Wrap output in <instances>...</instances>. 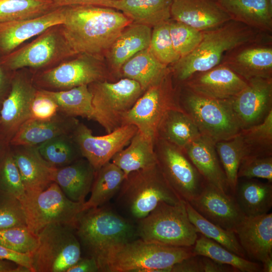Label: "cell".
<instances>
[{
    "instance_id": "1",
    "label": "cell",
    "mask_w": 272,
    "mask_h": 272,
    "mask_svg": "<svg viewBox=\"0 0 272 272\" xmlns=\"http://www.w3.org/2000/svg\"><path fill=\"white\" fill-rule=\"evenodd\" d=\"M60 27L68 44L77 54L99 58L109 49L121 32L132 22L114 9L92 5L65 6Z\"/></svg>"
},
{
    "instance_id": "2",
    "label": "cell",
    "mask_w": 272,
    "mask_h": 272,
    "mask_svg": "<svg viewBox=\"0 0 272 272\" xmlns=\"http://www.w3.org/2000/svg\"><path fill=\"white\" fill-rule=\"evenodd\" d=\"M202 32V39L196 48L180 58L170 69L173 77L180 83L195 73L220 64L225 54L236 48L250 43L270 42L271 39L269 34L231 20Z\"/></svg>"
},
{
    "instance_id": "3",
    "label": "cell",
    "mask_w": 272,
    "mask_h": 272,
    "mask_svg": "<svg viewBox=\"0 0 272 272\" xmlns=\"http://www.w3.org/2000/svg\"><path fill=\"white\" fill-rule=\"evenodd\" d=\"M193 255L192 246L164 245L139 238L111 248L98 265L100 271L171 272L174 264Z\"/></svg>"
},
{
    "instance_id": "4",
    "label": "cell",
    "mask_w": 272,
    "mask_h": 272,
    "mask_svg": "<svg viewBox=\"0 0 272 272\" xmlns=\"http://www.w3.org/2000/svg\"><path fill=\"white\" fill-rule=\"evenodd\" d=\"M75 230L81 248L98 264L109 249L138 237L130 221L103 206L83 211Z\"/></svg>"
},
{
    "instance_id": "5",
    "label": "cell",
    "mask_w": 272,
    "mask_h": 272,
    "mask_svg": "<svg viewBox=\"0 0 272 272\" xmlns=\"http://www.w3.org/2000/svg\"><path fill=\"white\" fill-rule=\"evenodd\" d=\"M118 193L119 203L138 220L147 216L160 202L174 205L182 200L168 183L157 163L130 173Z\"/></svg>"
},
{
    "instance_id": "6",
    "label": "cell",
    "mask_w": 272,
    "mask_h": 272,
    "mask_svg": "<svg viewBox=\"0 0 272 272\" xmlns=\"http://www.w3.org/2000/svg\"><path fill=\"white\" fill-rule=\"evenodd\" d=\"M136 226L138 237L151 243L176 247H192L197 237L186 211L185 201L160 202Z\"/></svg>"
},
{
    "instance_id": "7",
    "label": "cell",
    "mask_w": 272,
    "mask_h": 272,
    "mask_svg": "<svg viewBox=\"0 0 272 272\" xmlns=\"http://www.w3.org/2000/svg\"><path fill=\"white\" fill-rule=\"evenodd\" d=\"M179 101L200 134L215 144L233 138L242 129L230 99L208 98L183 87L179 90Z\"/></svg>"
},
{
    "instance_id": "8",
    "label": "cell",
    "mask_w": 272,
    "mask_h": 272,
    "mask_svg": "<svg viewBox=\"0 0 272 272\" xmlns=\"http://www.w3.org/2000/svg\"><path fill=\"white\" fill-rule=\"evenodd\" d=\"M37 236V246L30 254L32 272H66L81 257V244L72 226L49 224Z\"/></svg>"
},
{
    "instance_id": "9",
    "label": "cell",
    "mask_w": 272,
    "mask_h": 272,
    "mask_svg": "<svg viewBox=\"0 0 272 272\" xmlns=\"http://www.w3.org/2000/svg\"><path fill=\"white\" fill-rule=\"evenodd\" d=\"M19 200L25 213L27 226L36 235L51 224H63L75 228L84 211V202L69 199L54 182L42 191L26 192Z\"/></svg>"
},
{
    "instance_id": "10",
    "label": "cell",
    "mask_w": 272,
    "mask_h": 272,
    "mask_svg": "<svg viewBox=\"0 0 272 272\" xmlns=\"http://www.w3.org/2000/svg\"><path fill=\"white\" fill-rule=\"evenodd\" d=\"M88 88L92 95L93 120L107 133L122 126L124 115L144 92L138 83L125 78L115 82H96Z\"/></svg>"
},
{
    "instance_id": "11",
    "label": "cell",
    "mask_w": 272,
    "mask_h": 272,
    "mask_svg": "<svg viewBox=\"0 0 272 272\" xmlns=\"http://www.w3.org/2000/svg\"><path fill=\"white\" fill-rule=\"evenodd\" d=\"M75 55L60 25H57L47 29L23 47L3 55L0 64L12 71L27 67L42 69L52 66Z\"/></svg>"
},
{
    "instance_id": "12",
    "label": "cell",
    "mask_w": 272,
    "mask_h": 272,
    "mask_svg": "<svg viewBox=\"0 0 272 272\" xmlns=\"http://www.w3.org/2000/svg\"><path fill=\"white\" fill-rule=\"evenodd\" d=\"M179 108V90L174 87L170 70L159 82L144 91L124 115L122 124L134 125L155 140L158 126L166 112Z\"/></svg>"
},
{
    "instance_id": "13",
    "label": "cell",
    "mask_w": 272,
    "mask_h": 272,
    "mask_svg": "<svg viewBox=\"0 0 272 272\" xmlns=\"http://www.w3.org/2000/svg\"><path fill=\"white\" fill-rule=\"evenodd\" d=\"M154 150L163 175L180 198L189 202L197 197L205 181L184 151L157 138L154 140Z\"/></svg>"
},
{
    "instance_id": "14",
    "label": "cell",
    "mask_w": 272,
    "mask_h": 272,
    "mask_svg": "<svg viewBox=\"0 0 272 272\" xmlns=\"http://www.w3.org/2000/svg\"><path fill=\"white\" fill-rule=\"evenodd\" d=\"M73 59L58 64L33 78L35 85L49 91H61L107 80L109 75L99 58L79 54Z\"/></svg>"
},
{
    "instance_id": "15",
    "label": "cell",
    "mask_w": 272,
    "mask_h": 272,
    "mask_svg": "<svg viewBox=\"0 0 272 272\" xmlns=\"http://www.w3.org/2000/svg\"><path fill=\"white\" fill-rule=\"evenodd\" d=\"M138 130L134 125L125 124L105 135L96 136L88 126L79 122L71 134L82 157L97 171L128 145Z\"/></svg>"
},
{
    "instance_id": "16",
    "label": "cell",
    "mask_w": 272,
    "mask_h": 272,
    "mask_svg": "<svg viewBox=\"0 0 272 272\" xmlns=\"http://www.w3.org/2000/svg\"><path fill=\"white\" fill-rule=\"evenodd\" d=\"M33 78L16 74L0 108V139L9 144L20 127L31 117V106L37 90Z\"/></svg>"
},
{
    "instance_id": "17",
    "label": "cell",
    "mask_w": 272,
    "mask_h": 272,
    "mask_svg": "<svg viewBox=\"0 0 272 272\" xmlns=\"http://www.w3.org/2000/svg\"><path fill=\"white\" fill-rule=\"evenodd\" d=\"M230 99L241 129L261 122L272 110V79L255 78Z\"/></svg>"
},
{
    "instance_id": "18",
    "label": "cell",
    "mask_w": 272,
    "mask_h": 272,
    "mask_svg": "<svg viewBox=\"0 0 272 272\" xmlns=\"http://www.w3.org/2000/svg\"><path fill=\"white\" fill-rule=\"evenodd\" d=\"M189 203L209 221L234 232L246 216L235 197L206 182L200 194Z\"/></svg>"
},
{
    "instance_id": "19",
    "label": "cell",
    "mask_w": 272,
    "mask_h": 272,
    "mask_svg": "<svg viewBox=\"0 0 272 272\" xmlns=\"http://www.w3.org/2000/svg\"><path fill=\"white\" fill-rule=\"evenodd\" d=\"M182 84L185 88L200 95L227 100L241 92L247 82L220 63L209 70L193 74Z\"/></svg>"
},
{
    "instance_id": "20",
    "label": "cell",
    "mask_w": 272,
    "mask_h": 272,
    "mask_svg": "<svg viewBox=\"0 0 272 272\" xmlns=\"http://www.w3.org/2000/svg\"><path fill=\"white\" fill-rule=\"evenodd\" d=\"M221 63L246 81L272 79V47L267 43L243 45L226 53Z\"/></svg>"
},
{
    "instance_id": "21",
    "label": "cell",
    "mask_w": 272,
    "mask_h": 272,
    "mask_svg": "<svg viewBox=\"0 0 272 272\" xmlns=\"http://www.w3.org/2000/svg\"><path fill=\"white\" fill-rule=\"evenodd\" d=\"M65 7H59L35 18L0 23V53L8 54L47 29L62 24L65 18Z\"/></svg>"
},
{
    "instance_id": "22",
    "label": "cell",
    "mask_w": 272,
    "mask_h": 272,
    "mask_svg": "<svg viewBox=\"0 0 272 272\" xmlns=\"http://www.w3.org/2000/svg\"><path fill=\"white\" fill-rule=\"evenodd\" d=\"M171 19L204 31L231 20L217 0H172Z\"/></svg>"
},
{
    "instance_id": "23",
    "label": "cell",
    "mask_w": 272,
    "mask_h": 272,
    "mask_svg": "<svg viewBox=\"0 0 272 272\" xmlns=\"http://www.w3.org/2000/svg\"><path fill=\"white\" fill-rule=\"evenodd\" d=\"M235 233L245 255L263 262L272 257V214L245 216Z\"/></svg>"
},
{
    "instance_id": "24",
    "label": "cell",
    "mask_w": 272,
    "mask_h": 272,
    "mask_svg": "<svg viewBox=\"0 0 272 272\" xmlns=\"http://www.w3.org/2000/svg\"><path fill=\"white\" fill-rule=\"evenodd\" d=\"M25 193L39 192L53 182L56 170L40 154L37 146H11Z\"/></svg>"
},
{
    "instance_id": "25",
    "label": "cell",
    "mask_w": 272,
    "mask_h": 272,
    "mask_svg": "<svg viewBox=\"0 0 272 272\" xmlns=\"http://www.w3.org/2000/svg\"><path fill=\"white\" fill-rule=\"evenodd\" d=\"M215 144L200 135L187 144L183 150L206 183L228 193L230 189Z\"/></svg>"
},
{
    "instance_id": "26",
    "label": "cell",
    "mask_w": 272,
    "mask_h": 272,
    "mask_svg": "<svg viewBox=\"0 0 272 272\" xmlns=\"http://www.w3.org/2000/svg\"><path fill=\"white\" fill-rule=\"evenodd\" d=\"M79 121L59 112L48 120L29 118L10 142L11 146H38L56 136L71 133Z\"/></svg>"
},
{
    "instance_id": "27",
    "label": "cell",
    "mask_w": 272,
    "mask_h": 272,
    "mask_svg": "<svg viewBox=\"0 0 272 272\" xmlns=\"http://www.w3.org/2000/svg\"><path fill=\"white\" fill-rule=\"evenodd\" d=\"M95 173L92 165L82 157L67 166L56 168L53 181L69 199L85 202L91 191Z\"/></svg>"
},
{
    "instance_id": "28",
    "label": "cell",
    "mask_w": 272,
    "mask_h": 272,
    "mask_svg": "<svg viewBox=\"0 0 272 272\" xmlns=\"http://www.w3.org/2000/svg\"><path fill=\"white\" fill-rule=\"evenodd\" d=\"M231 20L259 31H272V0H217Z\"/></svg>"
},
{
    "instance_id": "29",
    "label": "cell",
    "mask_w": 272,
    "mask_h": 272,
    "mask_svg": "<svg viewBox=\"0 0 272 272\" xmlns=\"http://www.w3.org/2000/svg\"><path fill=\"white\" fill-rule=\"evenodd\" d=\"M172 2V0H113L101 6L120 11L132 23L153 28L171 19Z\"/></svg>"
},
{
    "instance_id": "30",
    "label": "cell",
    "mask_w": 272,
    "mask_h": 272,
    "mask_svg": "<svg viewBox=\"0 0 272 272\" xmlns=\"http://www.w3.org/2000/svg\"><path fill=\"white\" fill-rule=\"evenodd\" d=\"M152 28L131 23L116 38L108 49L112 67L119 73L122 65L139 52L149 47Z\"/></svg>"
},
{
    "instance_id": "31",
    "label": "cell",
    "mask_w": 272,
    "mask_h": 272,
    "mask_svg": "<svg viewBox=\"0 0 272 272\" xmlns=\"http://www.w3.org/2000/svg\"><path fill=\"white\" fill-rule=\"evenodd\" d=\"M170 70L160 62L148 47L127 60L119 73L122 78L136 81L145 91L159 82Z\"/></svg>"
},
{
    "instance_id": "32",
    "label": "cell",
    "mask_w": 272,
    "mask_h": 272,
    "mask_svg": "<svg viewBox=\"0 0 272 272\" xmlns=\"http://www.w3.org/2000/svg\"><path fill=\"white\" fill-rule=\"evenodd\" d=\"M123 172L125 178L131 172L157 164L154 140L138 130L128 147L116 153L111 161Z\"/></svg>"
},
{
    "instance_id": "33",
    "label": "cell",
    "mask_w": 272,
    "mask_h": 272,
    "mask_svg": "<svg viewBox=\"0 0 272 272\" xmlns=\"http://www.w3.org/2000/svg\"><path fill=\"white\" fill-rule=\"evenodd\" d=\"M200 135L191 118L179 108L166 112L158 126L155 138L164 140L183 150Z\"/></svg>"
},
{
    "instance_id": "34",
    "label": "cell",
    "mask_w": 272,
    "mask_h": 272,
    "mask_svg": "<svg viewBox=\"0 0 272 272\" xmlns=\"http://www.w3.org/2000/svg\"><path fill=\"white\" fill-rule=\"evenodd\" d=\"M235 200L246 216H256L268 213L272 207V185L248 179L237 183Z\"/></svg>"
},
{
    "instance_id": "35",
    "label": "cell",
    "mask_w": 272,
    "mask_h": 272,
    "mask_svg": "<svg viewBox=\"0 0 272 272\" xmlns=\"http://www.w3.org/2000/svg\"><path fill=\"white\" fill-rule=\"evenodd\" d=\"M125 178L122 170L109 161L96 171L89 199L83 210L102 206L117 193Z\"/></svg>"
},
{
    "instance_id": "36",
    "label": "cell",
    "mask_w": 272,
    "mask_h": 272,
    "mask_svg": "<svg viewBox=\"0 0 272 272\" xmlns=\"http://www.w3.org/2000/svg\"><path fill=\"white\" fill-rule=\"evenodd\" d=\"M40 89L55 101L59 112L70 117L80 116L94 120L92 95L88 85H82L61 91Z\"/></svg>"
},
{
    "instance_id": "37",
    "label": "cell",
    "mask_w": 272,
    "mask_h": 272,
    "mask_svg": "<svg viewBox=\"0 0 272 272\" xmlns=\"http://www.w3.org/2000/svg\"><path fill=\"white\" fill-rule=\"evenodd\" d=\"M192 250L194 255L208 257L214 261L231 266L237 271H262V265L231 251L219 243L200 234Z\"/></svg>"
},
{
    "instance_id": "38",
    "label": "cell",
    "mask_w": 272,
    "mask_h": 272,
    "mask_svg": "<svg viewBox=\"0 0 272 272\" xmlns=\"http://www.w3.org/2000/svg\"><path fill=\"white\" fill-rule=\"evenodd\" d=\"M238 135L244 157L272 156V110L261 122L241 129Z\"/></svg>"
},
{
    "instance_id": "39",
    "label": "cell",
    "mask_w": 272,
    "mask_h": 272,
    "mask_svg": "<svg viewBox=\"0 0 272 272\" xmlns=\"http://www.w3.org/2000/svg\"><path fill=\"white\" fill-rule=\"evenodd\" d=\"M71 133L56 136L37 146L42 157L52 166L64 167L83 157Z\"/></svg>"
},
{
    "instance_id": "40",
    "label": "cell",
    "mask_w": 272,
    "mask_h": 272,
    "mask_svg": "<svg viewBox=\"0 0 272 272\" xmlns=\"http://www.w3.org/2000/svg\"><path fill=\"white\" fill-rule=\"evenodd\" d=\"M188 218L197 232L219 243L235 254L246 258L235 233L225 229L209 221L199 214L188 202L185 201Z\"/></svg>"
},
{
    "instance_id": "41",
    "label": "cell",
    "mask_w": 272,
    "mask_h": 272,
    "mask_svg": "<svg viewBox=\"0 0 272 272\" xmlns=\"http://www.w3.org/2000/svg\"><path fill=\"white\" fill-rule=\"evenodd\" d=\"M57 8L52 0H0V23L35 18Z\"/></svg>"
},
{
    "instance_id": "42",
    "label": "cell",
    "mask_w": 272,
    "mask_h": 272,
    "mask_svg": "<svg viewBox=\"0 0 272 272\" xmlns=\"http://www.w3.org/2000/svg\"><path fill=\"white\" fill-rule=\"evenodd\" d=\"M215 146L230 189L234 193L238 182V168L244 157L240 137L238 134L230 140L217 142Z\"/></svg>"
},
{
    "instance_id": "43",
    "label": "cell",
    "mask_w": 272,
    "mask_h": 272,
    "mask_svg": "<svg viewBox=\"0 0 272 272\" xmlns=\"http://www.w3.org/2000/svg\"><path fill=\"white\" fill-rule=\"evenodd\" d=\"M0 192L19 199L25 194L21 176L10 145H6L0 153Z\"/></svg>"
},
{
    "instance_id": "44",
    "label": "cell",
    "mask_w": 272,
    "mask_h": 272,
    "mask_svg": "<svg viewBox=\"0 0 272 272\" xmlns=\"http://www.w3.org/2000/svg\"><path fill=\"white\" fill-rule=\"evenodd\" d=\"M169 20L153 28L149 47L156 58L167 66L173 64L180 58L170 36Z\"/></svg>"
},
{
    "instance_id": "45",
    "label": "cell",
    "mask_w": 272,
    "mask_h": 272,
    "mask_svg": "<svg viewBox=\"0 0 272 272\" xmlns=\"http://www.w3.org/2000/svg\"><path fill=\"white\" fill-rule=\"evenodd\" d=\"M38 243L37 235L27 226L0 229V244L16 252L30 254Z\"/></svg>"
},
{
    "instance_id": "46",
    "label": "cell",
    "mask_w": 272,
    "mask_h": 272,
    "mask_svg": "<svg viewBox=\"0 0 272 272\" xmlns=\"http://www.w3.org/2000/svg\"><path fill=\"white\" fill-rule=\"evenodd\" d=\"M169 24L172 43L180 58L192 51L202 39V31L184 23L170 19Z\"/></svg>"
},
{
    "instance_id": "47",
    "label": "cell",
    "mask_w": 272,
    "mask_h": 272,
    "mask_svg": "<svg viewBox=\"0 0 272 272\" xmlns=\"http://www.w3.org/2000/svg\"><path fill=\"white\" fill-rule=\"evenodd\" d=\"M27 226L22 203L17 197L0 192V229Z\"/></svg>"
},
{
    "instance_id": "48",
    "label": "cell",
    "mask_w": 272,
    "mask_h": 272,
    "mask_svg": "<svg viewBox=\"0 0 272 272\" xmlns=\"http://www.w3.org/2000/svg\"><path fill=\"white\" fill-rule=\"evenodd\" d=\"M238 178H261L272 182V156L244 157L240 164Z\"/></svg>"
},
{
    "instance_id": "49",
    "label": "cell",
    "mask_w": 272,
    "mask_h": 272,
    "mask_svg": "<svg viewBox=\"0 0 272 272\" xmlns=\"http://www.w3.org/2000/svg\"><path fill=\"white\" fill-rule=\"evenodd\" d=\"M31 118L38 120H48L58 113L57 104L38 89L31 106Z\"/></svg>"
},
{
    "instance_id": "50",
    "label": "cell",
    "mask_w": 272,
    "mask_h": 272,
    "mask_svg": "<svg viewBox=\"0 0 272 272\" xmlns=\"http://www.w3.org/2000/svg\"><path fill=\"white\" fill-rule=\"evenodd\" d=\"M0 259L14 262L28 268L32 272L30 254L17 252L0 244Z\"/></svg>"
},
{
    "instance_id": "51",
    "label": "cell",
    "mask_w": 272,
    "mask_h": 272,
    "mask_svg": "<svg viewBox=\"0 0 272 272\" xmlns=\"http://www.w3.org/2000/svg\"><path fill=\"white\" fill-rule=\"evenodd\" d=\"M171 272H202L200 255H193L175 263Z\"/></svg>"
},
{
    "instance_id": "52",
    "label": "cell",
    "mask_w": 272,
    "mask_h": 272,
    "mask_svg": "<svg viewBox=\"0 0 272 272\" xmlns=\"http://www.w3.org/2000/svg\"><path fill=\"white\" fill-rule=\"evenodd\" d=\"M99 267L96 259L87 256L82 258L71 266L66 272H97Z\"/></svg>"
},
{
    "instance_id": "53",
    "label": "cell",
    "mask_w": 272,
    "mask_h": 272,
    "mask_svg": "<svg viewBox=\"0 0 272 272\" xmlns=\"http://www.w3.org/2000/svg\"><path fill=\"white\" fill-rule=\"evenodd\" d=\"M57 7L75 5H92L101 6L103 4L113 0H52Z\"/></svg>"
},
{
    "instance_id": "54",
    "label": "cell",
    "mask_w": 272,
    "mask_h": 272,
    "mask_svg": "<svg viewBox=\"0 0 272 272\" xmlns=\"http://www.w3.org/2000/svg\"><path fill=\"white\" fill-rule=\"evenodd\" d=\"M0 272H31L29 269L14 262L0 259Z\"/></svg>"
},
{
    "instance_id": "55",
    "label": "cell",
    "mask_w": 272,
    "mask_h": 272,
    "mask_svg": "<svg viewBox=\"0 0 272 272\" xmlns=\"http://www.w3.org/2000/svg\"><path fill=\"white\" fill-rule=\"evenodd\" d=\"M11 82H9L0 64V108L3 101L9 93L8 88H11L9 87L11 86Z\"/></svg>"
},
{
    "instance_id": "56",
    "label": "cell",
    "mask_w": 272,
    "mask_h": 272,
    "mask_svg": "<svg viewBox=\"0 0 272 272\" xmlns=\"http://www.w3.org/2000/svg\"><path fill=\"white\" fill-rule=\"evenodd\" d=\"M262 272H271L272 271V257L266 259L262 262Z\"/></svg>"
},
{
    "instance_id": "57",
    "label": "cell",
    "mask_w": 272,
    "mask_h": 272,
    "mask_svg": "<svg viewBox=\"0 0 272 272\" xmlns=\"http://www.w3.org/2000/svg\"><path fill=\"white\" fill-rule=\"evenodd\" d=\"M6 145H9V144H6L4 141H3L0 139V153H1V151H2V150H3V149L4 148V147H5Z\"/></svg>"
}]
</instances>
